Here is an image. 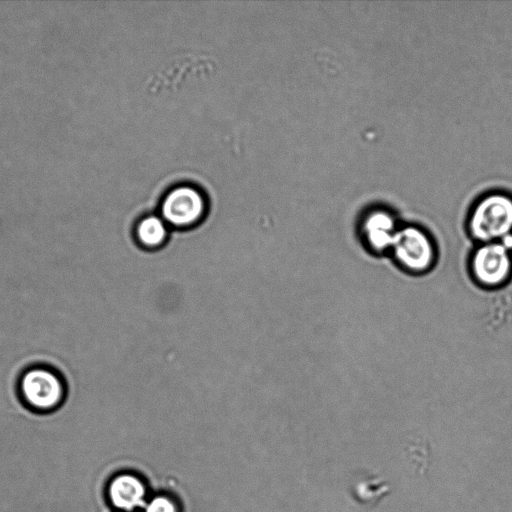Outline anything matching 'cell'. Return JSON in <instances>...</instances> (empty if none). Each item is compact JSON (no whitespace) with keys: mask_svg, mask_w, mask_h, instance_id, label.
<instances>
[{"mask_svg":"<svg viewBox=\"0 0 512 512\" xmlns=\"http://www.w3.org/2000/svg\"><path fill=\"white\" fill-rule=\"evenodd\" d=\"M466 227L477 243L503 241L512 234V196L492 191L477 198L468 211Z\"/></svg>","mask_w":512,"mask_h":512,"instance_id":"1","label":"cell"},{"mask_svg":"<svg viewBox=\"0 0 512 512\" xmlns=\"http://www.w3.org/2000/svg\"><path fill=\"white\" fill-rule=\"evenodd\" d=\"M141 512H181L178 500L164 492L150 494Z\"/></svg>","mask_w":512,"mask_h":512,"instance_id":"9","label":"cell"},{"mask_svg":"<svg viewBox=\"0 0 512 512\" xmlns=\"http://www.w3.org/2000/svg\"><path fill=\"white\" fill-rule=\"evenodd\" d=\"M147 482L133 471H119L106 481L104 496L115 512H141L150 496Z\"/></svg>","mask_w":512,"mask_h":512,"instance_id":"5","label":"cell"},{"mask_svg":"<svg viewBox=\"0 0 512 512\" xmlns=\"http://www.w3.org/2000/svg\"><path fill=\"white\" fill-rule=\"evenodd\" d=\"M138 241L147 248H155L165 241L167 228L165 222L156 216L143 219L137 226Z\"/></svg>","mask_w":512,"mask_h":512,"instance_id":"8","label":"cell"},{"mask_svg":"<svg viewBox=\"0 0 512 512\" xmlns=\"http://www.w3.org/2000/svg\"><path fill=\"white\" fill-rule=\"evenodd\" d=\"M17 392L27 409L47 414L63 405L67 386L63 376L56 369L46 365H34L20 374Z\"/></svg>","mask_w":512,"mask_h":512,"instance_id":"2","label":"cell"},{"mask_svg":"<svg viewBox=\"0 0 512 512\" xmlns=\"http://www.w3.org/2000/svg\"><path fill=\"white\" fill-rule=\"evenodd\" d=\"M474 282L484 289L504 286L512 277V254L503 241L477 244L468 264Z\"/></svg>","mask_w":512,"mask_h":512,"instance_id":"4","label":"cell"},{"mask_svg":"<svg viewBox=\"0 0 512 512\" xmlns=\"http://www.w3.org/2000/svg\"><path fill=\"white\" fill-rule=\"evenodd\" d=\"M405 272L421 275L433 269L437 247L431 234L417 224H401L389 251Z\"/></svg>","mask_w":512,"mask_h":512,"instance_id":"3","label":"cell"},{"mask_svg":"<svg viewBox=\"0 0 512 512\" xmlns=\"http://www.w3.org/2000/svg\"><path fill=\"white\" fill-rule=\"evenodd\" d=\"M393 211L384 207L368 209L361 217L359 234L366 248L375 254L389 253L400 228Z\"/></svg>","mask_w":512,"mask_h":512,"instance_id":"6","label":"cell"},{"mask_svg":"<svg viewBox=\"0 0 512 512\" xmlns=\"http://www.w3.org/2000/svg\"><path fill=\"white\" fill-rule=\"evenodd\" d=\"M203 210L204 202L200 193L185 186L172 190L162 204L164 220L175 226H187L196 222Z\"/></svg>","mask_w":512,"mask_h":512,"instance_id":"7","label":"cell"}]
</instances>
